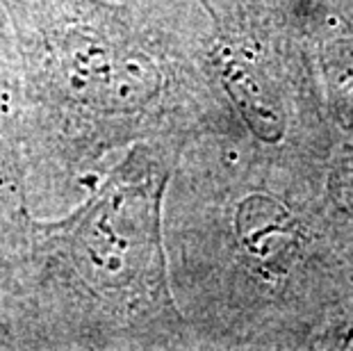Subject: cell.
I'll return each instance as SVG.
<instances>
[{
    "instance_id": "cell-1",
    "label": "cell",
    "mask_w": 353,
    "mask_h": 351,
    "mask_svg": "<svg viewBox=\"0 0 353 351\" xmlns=\"http://www.w3.org/2000/svg\"><path fill=\"white\" fill-rule=\"evenodd\" d=\"M157 203V176L139 183L114 176L85 214L55 226L57 240L69 246L76 263L85 267L82 276L96 290L155 299L164 292Z\"/></svg>"
}]
</instances>
